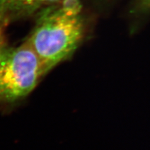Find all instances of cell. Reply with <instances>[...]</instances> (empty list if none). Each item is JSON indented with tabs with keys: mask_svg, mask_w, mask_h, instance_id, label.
Listing matches in <instances>:
<instances>
[{
	"mask_svg": "<svg viewBox=\"0 0 150 150\" xmlns=\"http://www.w3.org/2000/svg\"><path fill=\"white\" fill-rule=\"evenodd\" d=\"M8 27L6 24L0 23V53L2 50L6 47L7 45V38L6 30Z\"/></svg>",
	"mask_w": 150,
	"mask_h": 150,
	"instance_id": "cell-5",
	"label": "cell"
},
{
	"mask_svg": "<svg viewBox=\"0 0 150 150\" xmlns=\"http://www.w3.org/2000/svg\"><path fill=\"white\" fill-rule=\"evenodd\" d=\"M61 0H0V23L11 22L29 17Z\"/></svg>",
	"mask_w": 150,
	"mask_h": 150,
	"instance_id": "cell-3",
	"label": "cell"
},
{
	"mask_svg": "<svg viewBox=\"0 0 150 150\" xmlns=\"http://www.w3.org/2000/svg\"><path fill=\"white\" fill-rule=\"evenodd\" d=\"M45 75L38 56L27 40L18 47L7 45L0 53V102L27 96Z\"/></svg>",
	"mask_w": 150,
	"mask_h": 150,
	"instance_id": "cell-2",
	"label": "cell"
},
{
	"mask_svg": "<svg viewBox=\"0 0 150 150\" xmlns=\"http://www.w3.org/2000/svg\"><path fill=\"white\" fill-rule=\"evenodd\" d=\"M130 11L131 13L137 15L149 13H150V0H134Z\"/></svg>",
	"mask_w": 150,
	"mask_h": 150,
	"instance_id": "cell-4",
	"label": "cell"
},
{
	"mask_svg": "<svg viewBox=\"0 0 150 150\" xmlns=\"http://www.w3.org/2000/svg\"><path fill=\"white\" fill-rule=\"evenodd\" d=\"M84 32L79 0H61L38 13L27 40L38 56L46 74L74 54Z\"/></svg>",
	"mask_w": 150,
	"mask_h": 150,
	"instance_id": "cell-1",
	"label": "cell"
}]
</instances>
